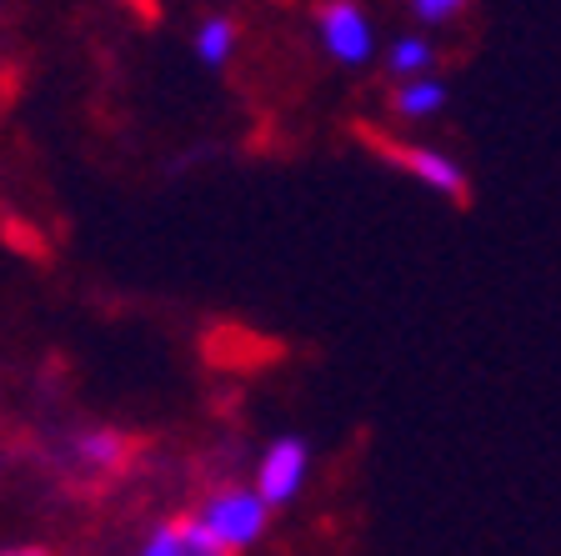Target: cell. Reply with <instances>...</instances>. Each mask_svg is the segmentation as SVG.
<instances>
[{
    "instance_id": "2",
    "label": "cell",
    "mask_w": 561,
    "mask_h": 556,
    "mask_svg": "<svg viewBox=\"0 0 561 556\" xmlns=\"http://www.w3.org/2000/svg\"><path fill=\"white\" fill-rule=\"evenodd\" d=\"M316 31H321L327 56L341 60V66H366L376 50V31L356 0H327V5L316 11Z\"/></svg>"
},
{
    "instance_id": "5",
    "label": "cell",
    "mask_w": 561,
    "mask_h": 556,
    "mask_svg": "<svg viewBox=\"0 0 561 556\" xmlns=\"http://www.w3.org/2000/svg\"><path fill=\"white\" fill-rule=\"evenodd\" d=\"M391 156H397V166H407L421 185H432L436 196L467 201V175H461V166L456 161H446L442 151H426V146H397Z\"/></svg>"
},
{
    "instance_id": "10",
    "label": "cell",
    "mask_w": 561,
    "mask_h": 556,
    "mask_svg": "<svg viewBox=\"0 0 561 556\" xmlns=\"http://www.w3.org/2000/svg\"><path fill=\"white\" fill-rule=\"evenodd\" d=\"M467 0H411V11H416V21H426V25H442V21H451L456 11H461Z\"/></svg>"
},
{
    "instance_id": "8",
    "label": "cell",
    "mask_w": 561,
    "mask_h": 556,
    "mask_svg": "<svg viewBox=\"0 0 561 556\" xmlns=\"http://www.w3.org/2000/svg\"><path fill=\"white\" fill-rule=\"evenodd\" d=\"M196 56L206 60L210 70L226 66V60L236 56V21H231V15H210V21L201 25V31H196Z\"/></svg>"
},
{
    "instance_id": "3",
    "label": "cell",
    "mask_w": 561,
    "mask_h": 556,
    "mask_svg": "<svg viewBox=\"0 0 561 556\" xmlns=\"http://www.w3.org/2000/svg\"><path fill=\"white\" fill-rule=\"evenodd\" d=\"M306 466H311V452H306L301 436L271 441V452L261 456V466H256V491L271 507H286V501H296V491H301Z\"/></svg>"
},
{
    "instance_id": "6",
    "label": "cell",
    "mask_w": 561,
    "mask_h": 556,
    "mask_svg": "<svg viewBox=\"0 0 561 556\" xmlns=\"http://www.w3.org/2000/svg\"><path fill=\"white\" fill-rule=\"evenodd\" d=\"M70 456L81 466H91V472H111L126 456V436H116V431H81L70 441Z\"/></svg>"
},
{
    "instance_id": "9",
    "label": "cell",
    "mask_w": 561,
    "mask_h": 556,
    "mask_svg": "<svg viewBox=\"0 0 561 556\" xmlns=\"http://www.w3.org/2000/svg\"><path fill=\"white\" fill-rule=\"evenodd\" d=\"M436 60L432 41H421V35H407V41H397L391 46V56H386V70L391 76H401V81H416V76H426Z\"/></svg>"
},
{
    "instance_id": "4",
    "label": "cell",
    "mask_w": 561,
    "mask_h": 556,
    "mask_svg": "<svg viewBox=\"0 0 561 556\" xmlns=\"http://www.w3.org/2000/svg\"><path fill=\"white\" fill-rule=\"evenodd\" d=\"M140 556H231V546H221L216 536L201 526V517H175V522H161L151 532V542L140 546Z\"/></svg>"
},
{
    "instance_id": "7",
    "label": "cell",
    "mask_w": 561,
    "mask_h": 556,
    "mask_svg": "<svg viewBox=\"0 0 561 556\" xmlns=\"http://www.w3.org/2000/svg\"><path fill=\"white\" fill-rule=\"evenodd\" d=\"M397 116H407V121H426V116H436L446 105V86L442 81H401V91H397Z\"/></svg>"
},
{
    "instance_id": "1",
    "label": "cell",
    "mask_w": 561,
    "mask_h": 556,
    "mask_svg": "<svg viewBox=\"0 0 561 556\" xmlns=\"http://www.w3.org/2000/svg\"><path fill=\"white\" fill-rule=\"evenodd\" d=\"M266 511L271 501L261 497V491H245V487H226V491H210L206 501H201V526H206L210 536L221 546H231V552H245V546H256L261 532H266Z\"/></svg>"
},
{
    "instance_id": "11",
    "label": "cell",
    "mask_w": 561,
    "mask_h": 556,
    "mask_svg": "<svg viewBox=\"0 0 561 556\" xmlns=\"http://www.w3.org/2000/svg\"><path fill=\"white\" fill-rule=\"evenodd\" d=\"M5 556H46V552H35V546H11Z\"/></svg>"
}]
</instances>
